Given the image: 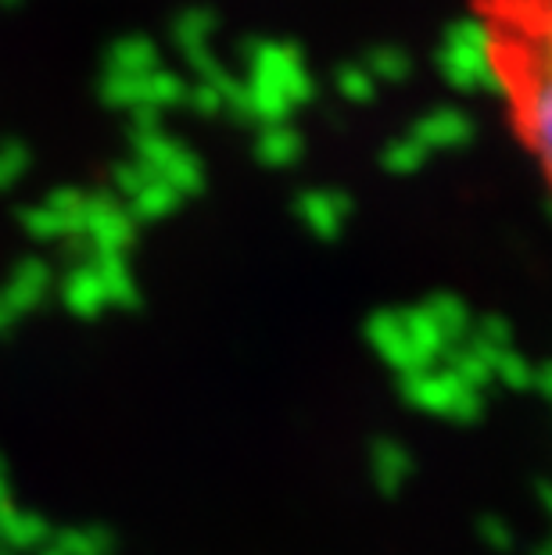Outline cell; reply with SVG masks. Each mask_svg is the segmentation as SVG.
Here are the masks:
<instances>
[{
	"label": "cell",
	"mask_w": 552,
	"mask_h": 555,
	"mask_svg": "<svg viewBox=\"0 0 552 555\" xmlns=\"http://www.w3.org/2000/svg\"><path fill=\"white\" fill-rule=\"evenodd\" d=\"M474 33L516 147L552 194V0H474Z\"/></svg>",
	"instance_id": "6da1fadb"
}]
</instances>
